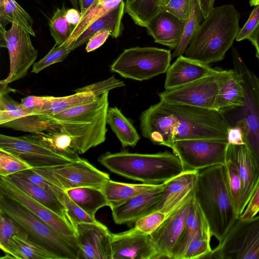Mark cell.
<instances>
[{
	"mask_svg": "<svg viewBox=\"0 0 259 259\" xmlns=\"http://www.w3.org/2000/svg\"><path fill=\"white\" fill-rule=\"evenodd\" d=\"M194 197V192L168 213L159 227L150 234L160 258H170L171 251L184 228Z\"/></svg>",
	"mask_w": 259,
	"mask_h": 259,
	"instance_id": "20",
	"label": "cell"
},
{
	"mask_svg": "<svg viewBox=\"0 0 259 259\" xmlns=\"http://www.w3.org/2000/svg\"><path fill=\"white\" fill-rule=\"evenodd\" d=\"M103 1V0H96V1H95V3L97 2H99V1Z\"/></svg>",
	"mask_w": 259,
	"mask_h": 259,
	"instance_id": "62",
	"label": "cell"
},
{
	"mask_svg": "<svg viewBox=\"0 0 259 259\" xmlns=\"http://www.w3.org/2000/svg\"><path fill=\"white\" fill-rule=\"evenodd\" d=\"M112 259H158L159 252L150 234L134 227L111 236Z\"/></svg>",
	"mask_w": 259,
	"mask_h": 259,
	"instance_id": "16",
	"label": "cell"
},
{
	"mask_svg": "<svg viewBox=\"0 0 259 259\" xmlns=\"http://www.w3.org/2000/svg\"><path fill=\"white\" fill-rule=\"evenodd\" d=\"M5 253L7 257L16 259H57L28 235L13 236Z\"/></svg>",
	"mask_w": 259,
	"mask_h": 259,
	"instance_id": "29",
	"label": "cell"
},
{
	"mask_svg": "<svg viewBox=\"0 0 259 259\" xmlns=\"http://www.w3.org/2000/svg\"><path fill=\"white\" fill-rule=\"evenodd\" d=\"M228 141L204 139L178 140L167 143L182 163L184 172L225 164Z\"/></svg>",
	"mask_w": 259,
	"mask_h": 259,
	"instance_id": "12",
	"label": "cell"
},
{
	"mask_svg": "<svg viewBox=\"0 0 259 259\" xmlns=\"http://www.w3.org/2000/svg\"><path fill=\"white\" fill-rule=\"evenodd\" d=\"M49 102V96H36L32 95L22 98L20 104L24 108L34 110L36 115H38Z\"/></svg>",
	"mask_w": 259,
	"mask_h": 259,
	"instance_id": "51",
	"label": "cell"
},
{
	"mask_svg": "<svg viewBox=\"0 0 259 259\" xmlns=\"http://www.w3.org/2000/svg\"><path fill=\"white\" fill-rule=\"evenodd\" d=\"M96 0H79L80 8L81 18L86 12L92 6Z\"/></svg>",
	"mask_w": 259,
	"mask_h": 259,
	"instance_id": "58",
	"label": "cell"
},
{
	"mask_svg": "<svg viewBox=\"0 0 259 259\" xmlns=\"http://www.w3.org/2000/svg\"><path fill=\"white\" fill-rule=\"evenodd\" d=\"M124 12L125 2L122 1L115 9L92 22L74 40L72 46L73 50L102 30H109L113 38L121 36L124 27L122 19Z\"/></svg>",
	"mask_w": 259,
	"mask_h": 259,
	"instance_id": "26",
	"label": "cell"
},
{
	"mask_svg": "<svg viewBox=\"0 0 259 259\" xmlns=\"http://www.w3.org/2000/svg\"><path fill=\"white\" fill-rule=\"evenodd\" d=\"M65 17L73 30L80 20V12H79L76 9L71 8L66 10Z\"/></svg>",
	"mask_w": 259,
	"mask_h": 259,
	"instance_id": "55",
	"label": "cell"
},
{
	"mask_svg": "<svg viewBox=\"0 0 259 259\" xmlns=\"http://www.w3.org/2000/svg\"><path fill=\"white\" fill-rule=\"evenodd\" d=\"M15 24L35 36L33 20L30 15L15 0H0V26Z\"/></svg>",
	"mask_w": 259,
	"mask_h": 259,
	"instance_id": "34",
	"label": "cell"
},
{
	"mask_svg": "<svg viewBox=\"0 0 259 259\" xmlns=\"http://www.w3.org/2000/svg\"><path fill=\"white\" fill-rule=\"evenodd\" d=\"M65 192L78 206L93 218H95V214L100 208L107 206L105 195L99 189L78 187Z\"/></svg>",
	"mask_w": 259,
	"mask_h": 259,
	"instance_id": "33",
	"label": "cell"
},
{
	"mask_svg": "<svg viewBox=\"0 0 259 259\" xmlns=\"http://www.w3.org/2000/svg\"><path fill=\"white\" fill-rule=\"evenodd\" d=\"M171 59L169 50L136 47L124 50L110 69L123 77L143 81L166 73Z\"/></svg>",
	"mask_w": 259,
	"mask_h": 259,
	"instance_id": "8",
	"label": "cell"
},
{
	"mask_svg": "<svg viewBox=\"0 0 259 259\" xmlns=\"http://www.w3.org/2000/svg\"><path fill=\"white\" fill-rule=\"evenodd\" d=\"M39 134L45 143L56 152L72 161L81 158L73 138L63 130L50 126Z\"/></svg>",
	"mask_w": 259,
	"mask_h": 259,
	"instance_id": "32",
	"label": "cell"
},
{
	"mask_svg": "<svg viewBox=\"0 0 259 259\" xmlns=\"http://www.w3.org/2000/svg\"><path fill=\"white\" fill-rule=\"evenodd\" d=\"M205 258L259 259V215L248 219L239 217Z\"/></svg>",
	"mask_w": 259,
	"mask_h": 259,
	"instance_id": "9",
	"label": "cell"
},
{
	"mask_svg": "<svg viewBox=\"0 0 259 259\" xmlns=\"http://www.w3.org/2000/svg\"><path fill=\"white\" fill-rule=\"evenodd\" d=\"M0 211L14 220L32 239L57 259H79L76 237L58 232L29 209L1 193Z\"/></svg>",
	"mask_w": 259,
	"mask_h": 259,
	"instance_id": "7",
	"label": "cell"
},
{
	"mask_svg": "<svg viewBox=\"0 0 259 259\" xmlns=\"http://www.w3.org/2000/svg\"><path fill=\"white\" fill-rule=\"evenodd\" d=\"M125 85L124 82L113 75L109 78L74 90L75 93L92 92L99 97L105 92Z\"/></svg>",
	"mask_w": 259,
	"mask_h": 259,
	"instance_id": "46",
	"label": "cell"
},
{
	"mask_svg": "<svg viewBox=\"0 0 259 259\" xmlns=\"http://www.w3.org/2000/svg\"><path fill=\"white\" fill-rule=\"evenodd\" d=\"M110 36V32L108 30H102L95 33L89 40L85 50L87 52L95 51L102 46Z\"/></svg>",
	"mask_w": 259,
	"mask_h": 259,
	"instance_id": "52",
	"label": "cell"
},
{
	"mask_svg": "<svg viewBox=\"0 0 259 259\" xmlns=\"http://www.w3.org/2000/svg\"><path fill=\"white\" fill-rule=\"evenodd\" d=\"M228 141V143L231 144H244L242 132L240 128L235 126L229 127Z\"/></svg>",
	"mask_w": 259,
	"mask_h": 259,
	"instance_id": "54",
	"label": "cell"
},
{
	"mask_svg": "<svg viewBox=\"0 0 259 259\" xmlns=\"http://www.w3.org/2000/svg\"><path fill=\"white\" fill-rule=\"evenodd\" d=\"M184 26V21L167 12L161 11L152 18L146 28L155 42L174 50L180 40Z\"/></svg>",
	"mask_w": 259,
	"mask_h": 259,
	"instance_id": "25",
	"label": "cell"
},
{
	"mask_svg": "<svg viewBox=\"0 0 259 259\" xmlns=\"http://www.w3.org/2000/svg\"><path fill=\"white\" fill-rule=\"evenodd\" d=\"M139 120L142 136L155 145L189 139L228 141L229 126L215 110L160 101L143 111Z\"/></svg>",
	"mask_w": 259,
	"mask_h": 259,
	"instance_id": "1",
	"label": "cell"
},
{
	"mask_svg": "<svg viewBox=\"0 0 259 259\" xmlns=\"http://www.w3.org/2000/svg\"><path fill=\"white\" fill-rule=\"evenodd\" d=\"M232 57L234 70L243 87L244 103L221 113L229 127L240 128L244 144L259 164V78L235 48L232 49Z\"/></svg>",
	"mask_w": 259,
	"mask_h": 259,
	"instance_id": "6",
	"label": "cell"
},
{
	"mask_svg": "<svg viewBox=\"0 0 259 259\" xmlns=\"http://www.w3.org/2000/svg\"><path fill=\"white\" fill-rule=\"evenodd\" d=\"M0 149L14 155L32 168L52 166L72 161L48 147L39 133L19 137L1 134Z\"/></svg>",
	"mask_w": 259,
	"mask_h": 259,
	"instance_id": "13",
	"label": "cell"
},
{
	"mask_svg": "<svg viewBox=\"0 0 259 259\" xmlns=\"http://www.w3.org/2000/svg\"><path fill=\"white\" fill-rule=\"evenodd\" d=\"M259 212V184L250 199L242 214V219H248L255 216Z\"/></svg>",
	"mask_w": 259,
	"mask_h": 259,
	"instance_id": "53",
	"label": "cell"
},
{
	"mask_svg": "<svg viewBox=\"0 0 259 259\" xmlns=\"http://www.w3.org/2000/svg\"><path fill=\"white\" fill-rule=\"evenodd\" d=\"M123 0H103L95 3L81 18L62 48L72 47L76 38L94 21L115 9Z\"/></svg>",
	"mask_w": 259,
	"mask_h": 259,
	"instance_id": "35",
	"label": "cell"
},
{
	"mask_svg": "<svg viewBox=\"0 0 259 259\" xmlns=\"http://www.w3.org/2000/svg\"><path fill=\"white\" fill-rule=\"evenodd\" d=\"M31 168H32L21 159L0 149V176L6 177Z\"/></svg>",
	"mask_w": 259,
	"mask_h": 259,
	"instance_id": "43",
	"label": "cell"
},
{
	"mask_svg": "<svg viewBox=\"0 0 259 259\" xmlns=\"http://www.w3.org/2000/svg\"><path fill=\"white\" fill-rule=\"evenodd\" d=\"M164 183L138 195L126 203L111 208L115 224L131 225L140 218L151 213L162 198Z\"/></svg>",
	"mask_w": 259,
	"mask_h": 259,
	"instance_id": "21",
	"label": "cell"
},
{
	"mask_svg": "<svg viewBox=\"0 0 259 259\" xmlns=\"http://www.w3.org/2000/svg\"><path fill=\"white\" fill-rule=\"evenodd\" d=\"M212 235L209 225L195 198L193 199L183 231L175 245L170 259H183L191 242L196 238L211 239Z\"/></svg>",
	"mask_w": 259,
	"mask_h": 259,
	"instance_id": "24",
	"label": "cell"
},
{
	"mask_svg": "<svg viewBox=\"0 0 259 259\" xmlns=\"http://www.w3.org/2000/svg\"><path fill=\"white\" fill-rule=\"evenodd\" d=\"M234 69H217L214 73L176 88L159 94L160 101L213 110L220 87Z\"/></svg>",
	"mask_w": 259,
	"mask_h": 259,
	"instance_id": "10",
	"label": "cell"
},
{
	"mask_svg": "<svg viewBox=\"0 0 259 259\" xmlns=\"http://www.w3.org/2000/svg\"><path fill=\"white\" fill-rule=\"evenodd\" d=\"M0 193L29 209L58 232L76 237L75 229L68 220L36 201L3 176H0Z\"/></svg>",
	"mask_w": 259,
	"mask_h": 259,
	"instance_id": "19",
	"label": "cell"
},
{
	"mask_svg": "<svg viewBox=\"0 0 259 259\" xmlns=\"http://www.w3.org/2000/svg\"><path fill=\"white\" fill-rule=\"evenodd\" d=\"M62 202L65 207L67 218L74 228L80 223L100 222L78 206L65 192L63 195Z\"/></svg>",
	"mask_w": 259,
	"mask_h": 259,
	"instance_id": "42",
	"label": "cell"
},
{
	"mask_svg": "<svg viewBox=\"0 0 259 259\" xmlns=\"http://www.w3.org/2000/svg\"><path fill=\"white\" fill-rule=\"evenodd\" d=\"M191 9V0H170L163 11H166L185 22Z\"/></svg>",
	"mask_w": 259,
	"mask_h": 259,
	"instance_id": "49",
	"label": "cell"
},
{
	"mask_svg": "<svg viewBox=\"0 0 259 259\" xmlns=\"http://www.w3.org/2000/svg\"><path fill=\"white\" fill-rule=\"evenodd\" d=\"M98 98L92 92L75 93L73 95L59 97L49 96V103L37 116L59 113L93 102Z\"/></svg>",
	"mask_w": 259,
	"mask_h": 259,
	"instance_id": "36",
	"label": "cell"
},
{
	"mask_svg": "<svg viewBox=\"0 0 259 259\" xmlns=\"http://www.w3.org/2000/svg\"><path fill=\"white\" fill-rule=\"evenodd\" d=\"M7 49L10 59L8 76L0 84H8L23 78L37 58L38 51L33 47L27 31L12 23L6 31Z\"/></svg>",
	"mask_w": 259,
	"mask_h": 259,
	"instance_id": "14",
	"label": "cell"
},
{
	"mask_svg": "<svg viewBox=\"0 0 259 259\" xmlns=\"http://www.w3.org/2000/svg\"><path fill=\"white\" fill-rule=\"evenodd\" d=\"M250 6H256L259 5V0H250L249 2Z\"/></svg>",
	"mask_w": 259,
	"mask_h": 259,
	"instance_id": "61",
	"label": "cell"
},
{
	"mask_svg": "<svg viewBox=\"0 0 259 259\" xmlns=\"http://www.w3.org/2000/svg\"><path fill=\"white\" fill-rule=\"evenodd\" d=\"M217 69L181 55L169 66L166 72L164 89L179 87L208 76Z\"/></svg>",
	"mask_w": 259,
	"mask_h": 259,
	"instance_id": "23",
	"label": "cell"
},
{
	"mask_svg": "<svg viewBox=\"0 0 259 259\" xmlns=\"http://www.w3.org/2000/svg\"><path fill=\"white\" fill-rule=\"evenodd\" d=\"M26 235L27 234L14 220L0 211V248L4 252L13 236Z\"/></svg>",
	"mask_w": 259,
	"mask_h": 259,
	"instance_id": "40",
	"label": "cell"
},
{
	"mask_svg": "<svg viewBox=\"0 0 259 259\" xmlns=\"http://www.w3.org/2000/svg\"><path fill=\"white\" fill-rule=\"evenodd\" d=\"M227 160L236 165L241 180L242 191L238 209L240 217L259 184V164L244 144L229 143Z\"/></svg>",
	"mask_w": 259,
	"mask_h": 259,
	"instance_id": "18",
	"label": "cell"
},
{
	"mask_svg": "<svg viewBox=\"0 0 259 259\" xmlns=\"http://www.w3.org/2000/svg\"><path fill=\"white\" fill-rule=\"evenodd\" d=\"M210 239L196 238L188 245L183 259H200L205 257L212 251Z\"/></svg>",
	"mask_w": 259,
	"mask_h": 259,
	"instance_id": "47",
	"label": "cell"
},
{
	"mask_svg": "<svg viewBox=\"0 0 259 259\" xmlns=\"http://www.w3.org/2000/svg\"><path fill=\"white\" fill-rule=\"evenodd\" d=\"M215 0H197L204 19H205L214 8Z\"/></svg>",
	"mask_w": 259,
	"mask_h": 259,
	"instance_id": "56",
	"label": "cell"
},
{
	"mask_svg": "<svg viewBox=\"0 0 259 259\" xmlns=\"http://www.w3.org/2000/svg\"><path fill=\"white\" fill-rule=\"evenodd\" d=\"M6 31L5 27L0 26V47L2 48H7Z\"/></svg>",
	"mask_w": 259,
	"mask_h": 259,
	"instance_id": "59",
	"label": "cell"
},
{
	"mask_svg": "<svg viewBox=\"0 0 259 259\" xmlns=\"http://www.w3.org/2000/svg\"><path fill=\"white\" fill-rule=\"evenodd\" d=\"M259 23V5L255 6L249 18L239 32L236 40L240 41L248 39Z\"/></svg>",
	"mask_w": 259,
	"mask_h": 259,
	"instance_id": "50",
	"label": "cell"
},
{
	"mask_svg": "<svg viewBox=\"0 0 259 259\" xmlns=\"http://www.w3.org/2000/svg\"><path fill=\"white\" fill-rule=\"evenodd\" d=\"M199 170L183 172L164 183L163 195L151 212L167 215L194 192Z\"/></svg>",
	"mask_w": 259,
	"mask_h": 259,
	"instance_id": "22",
	"label": "cell"
},
{
	"mask_svg": "<svg viewBox=\"0 0 259 259\" xmlns=\"http://www.w3.org/2000/svg\"><path fill=\"white\" fill-rule=\"evenodd\" d=\"M247 39L254 47L256 51V57L259 63V23Z\"/></svg>",
	"mask_w": 259,
	"mask_h": 259,
	"instance_id": "57",
	"label": "cell"
},
{
	"mask_svg": "<svg viewBox=\"0 0 259 259\" xmlns=\"http://www.w3.org/2000/svg\"><path fill=\"white\" fill-rule=\"evenodd\" d=\"M98 160L112 172L147 184H164L184 172L179 157L169 151L154 154L107 152Z\"/></svg>",
	"mask_w": 259,
	"mask_h": 259,
	"instance_id": "4",
	"label": "cell"
},
{
	"mask_svg": "<svg viewBox=\"0 0 259 259\" xmlns=\"http://www.w3.org/2000/svg\"><path fill=\"white\" fill-rule=\"evenodd\" d=\"M6 178L34 200L60 217L68 220L63 203L55 195L14 175H11Z\"/></svg>",
	"mask_w": 259,
	"mask_h": 259,
	"instance_id": "30",
	"label": "cell"
},
{
	"mask_svg": "<svg viewBox=\"0 0 259 259\" xmlns=\"http://www.w3.org/2000/svg\"><path fill=\"white\" fill-rule=\"evenodd\" d=\"M79 259H112V233L101 222L84 223L74 228Z\"/></svg>",
	"mask_w": 259,
	"mask_h": 259,
	"instance_id": "17",
	"label": "cell"
},
{
	"mask_svg": "<svg viewBox=\"0 0 259 259\" xmlns=\"http://www.w3.org/2000/svg\"><path fill=\"white\" fill-rule=\"evenodd\" d=\"M158 185L144 183L128 184L109 179L104 183L101 190L105 195L107 206L111 209L126 203L138 195L154 189Z\"/></svg>",
	"mask_w": 259,
	"mask_h": 259,
	"instance_id": "27",
	"label": "cell"
},
{
	"mask_svg": "<svg viewBox=\"0 0 259 259\" xmlns=\"http://www.w3.org/2000/svg\"><path fill=\"white\" fill-rule=\"evenodd\" d=\"M0 125L30 133H39L49 127L34 110L24 108L9 96L15 91L8 84H0Z\"/></svg>",
	"mask_w": 259,
	"mask_h": 259,
	"instance_id": "15",
	"label": "cell"
},
{
	"mask_svg": "<svg viewBox=\"0 0 259 259\" xmlns=\"http://www.w3.org/2000/svg\"><path fill=\"white\" fill-rule=\"evenodd\" d=\"M12 175L51 193L62 202L65 191L45 179L33 171L32 168L24 170Z\"/></svg>",
	"mask_w": 259,
	"mask_h": 259,
	"instance_id": "41",
	"label": "cell"
},
{
	"mask_svg": "<svg viewBox=\"0 0 259 259\" xmlns=\"http://www.w3.org/2000/svg\"><path fill=\"white\" fill-rule=\"evenodd\" d=\"M159 3V0H126L125 12L136 25L146 28L152 18L161 12Z\"/></svg>",
	"mask_w": 259,
	"mask_h": 259,
	"instance_id": "38",
	"label": "cell"
},
{
	"mask_svg": "<svg viewBox=\"0 0 259 259\" xmlns=\"http://www.w3.org/2000/svg\"><path fill=\"white\" fill-rule=\"evenodd\" d=\"M229 191L238 217V209L242 191L241 180L236 165L230 160L226 163Z\"/></svg>",
	"mask_w": 259,
	"mask_h": 259,
	"instance_id": "45",
	"label": "cell"
},
{
	"mask_svg": "<svg viewBox=\"0 0 259 259\" xmlns=\"http://www.w3.org/2000/svg\"><path fill=\"white\" fill-rule=\"evenodd\" d=\"M194 198L211 235L221 242L239 218L229 189L226 164L198 171Z\"/></svg>",
	"mask_w": 259,
	"mask_h": 259,
	"instance_id": "2",
	"label": "cell"
},
{
	"mask_svg": "<svg viewBox=\"0 0 259 259\" xmlns=\"http://www.w3.org/2000/svg\"><path fill=\"white\" fill-rule=\"evenodd\" d=\"M170 0H159V8L160 11H163L165 7L167 5Z\"/></svg>",
	"mask_w": 259,
	"mask_h": 259,
	"instance_id": "60",
	"label": "cell"
},
{
	"mask_svg": "<svg viewBox=\"0 0 259 259\" xmlns=\"http://www.w3.org/2000/svg\"><path fill=\"white\" fill-rule=\"evenodd\" d=\"M244 100V91L241 78L234 70L232 74L220 87L214 102L213 110L221 113L242 105Z\"/></svg>",
	"mask_w": 259,
	"mask_h": 259,
	"instance_id": "28",
	"label": "cell"
},
{
	"mask_svg": "<svg viewBox=\"0 0 259 259\" xmlns=\"http://www.w3.org/2000/svg\"><path fill=\"white\" fill-rule=\"evenodd\" d=\"M107 123L119 140L122 147H134L141 139L132 123L116 107H109L107 113Z\"/></svg>",
	"mask_w": 259,
	"mask_h": 259,
	"instance_id": "31",
	"label": "cell"
},
{
	"mask_svg": "<svg viewBox=\"0 0 259 259\" xmlns=\"http://www.w3.org/2000/svg\"><path fill=\"white\" fill-rule=\"evenodd\" d=\"M72 51V47L62 48L54 45L46 55L34 63L31 72L38 73L51 65L63 61Z\"/></svg>",
	"mask_w": 259,
	"mask_h": 259,
	"instance_id": "44",
	"label": "cell"
},
{
	"mask_svg": "<svg viewBox=\"0 0 259 259\" xmlns=\"http://www.w3.org/2000/svg\"><path fill=\"white\" fill-rule=\"evenodd\" d=\"M32 169L64 191L84 187L101 190L104 183L110 179L108 174L99 170L81 158L63 164Z\"/></svg>",
	"mask_w": 259,
	"mask_h": 259,
	"instance_id": "11",
	"label": "cell"
},
{
	"mask_svg": "<svg viewBox=\"0 0 259 259\" xmlns=\"http://www.w3.org/2000/svg\"><path fill=\"white\" fill-rule=\"evenodd\" d=\"M240 17L232 4L214 7L201 23L183 55L208 65L222 60L240 30Z\"/></svg>",
	"mask_w": 259,
	"mask_h": 259,
	"instance_id": "3",
	"label": "cell"
},
{
	"mask_svg": "<svg viewBox=\"0 0 259 259\" xmlns=\"http://www.w3.org/2000/svg\"><path fill=\"white\" fill-rule=\"evenodd\" d=\"M66 12L64 5L61 8H58L49 22L51 35L55 40V46L57 47L61 46L66 42L73 30L66 20Z\"/></svg>",
	"mask_w": 259,
	"mask_h": 259,
	"instance_id": "39",
	"label": "cell"
},
{
	"mask_svg": "<svg viewBox=\"0 0 259 259\" xmlns=\"http://www.w3.org/2000/svg\"><path fill=\"white\" fill-rule=\"evenodd\" d=\"M166 215L159 211H153L138 219L135 228L147 234H152L164 221Z\"/></svg>",
	"mask_w": 259,
	"mask_h": 259,
	"instance_id": "48",
	"label": "cell"
},
{
	"mask_svg": "<svg viewBox=\"0 0 259 259\" xmlns=\"http://www.w3.org/2000/svg\"><path fill=\"white\" fill-rule=\"evenodd\" d=\"M203 19L197 0H191L190 14L184 22L183 33L177 47L172 53V58L183 55Z\"/></svg>",
	"mask_w": 259,
	"mask_h": 259,
	"instance_id": "37",
	"label": "cell"
},
{
	"mask_svg": "<svg viewBox=\"0 0 259 259\" xmlns=\"http://www.w3.org/2000/svg\"><path fill=\"white\" fill-rule=\"evenodd\" d=\"M108 94L105 92L93 102L59 113L38 116L49 126L60 128L69 134L82 154L106 140Z\"/></svg>",
	"mask_w": 259,
	"mask_h": 259,
	"instance_id": "5",
	"label": "cell"
}]
</instances>
